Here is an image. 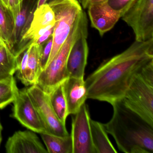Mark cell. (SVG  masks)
Here are the masks:
<instances>
[{"mask_svg": "<svg viewBox=\"0 0 153 153\" xmlns=\"http://www.w3.org/2000/svg\"><path fill=\"white\" fill-rule=\"evenodd\" d=\"M53 45V37L51 36L43 45L42 51L41 55V65L42 71L45 68L47 65Z\"/></svg>", "mask_w": 153, "mask_h": 153, "instance_id": "cell-24", "label": "cell"}, {"mask_svg": "<svg viewBox=\"0 0 153 153\" xmlns=\"http://www.w3.org/2000/svg\"><path fill=\"white\" fill-rule=\"evenodd\" d=\"M49 153H73L71 135L59 137L47 133L40 134Z\"/></svg>", "mask_w": 153, "mask_h": 153, "instance_id": "cell-19", "label": "cell"}, {"mask_svg": "<svg viewBox=\"0 0 153 153\" xmlns=\"http://www.w3.org/2000/svg\"><path fill=\"white\" fill-rule=\"evenodd\" d=\"M135 0H107L106 2L113 10L122 17Z\"/></svg>", "mask_w": 153, "mask_h": 153, "instance_id": "cell-23", "label": "cell"}, {"mask_svg": "<svg viewBox=\"0 0 153 153\" xmlns=\"http://www.w3.org/2000/svg\"><path fill=\"white\" fill-rule=\"evenodd\" d=\"M15 28V19L9 9L0 1V36L9 48Z\"/></svg>", "mask_w": 153, "mask_h": 153, "instance_id": "cell-21", "label": "cell"}, {"mask_svg": "<svg viewBox=\"0 0 153 153\" xmlns=\"http://www.w3.org/2000/svg\"><path fill=\"white\" fill-rule=\"evenodd\" d=\"M53 27L45 32L35 43L39 45H43L51 36H52L53 33Z\"/></svg>", "mask_w": 153, "mask_h": 153, "instance_id": "cell-26", "label": "cell"}, {"mask_svg": "<svg viewBox=\"0 0 153 153\" xmlns=\"http://www.w3.org/2000/svg\"><path fill=\"white\" fill-rule=\"evenodd\" d=\"M62 84L68 106V114L75 115L88 99L85 79L69 77Z\"/></svg>", "mask_w": 153, "mask_h": 153, "instance_id": "cell-15", "label": "cell"}, {"mask_svg": "<svg viewBox=\"0 0 153 153\" xmlns=\"http://www.w3.org/2000/svg\"><path fill=\"white\" fill-rule=\"evenodd\" d=\"M2 40H3V39H2V38H1V36H0V42H1Z\"/></svg>", "mask_w": 153, "mask_h": 153, "instance_id": "cell-31", "label": "cell"}, {"mask_svg": "<svg viewBox=\"0 0 153 153\" xmlns=\"http://www.w3.org/2000/svg\"><path fill=\"white\" fill-rule=\"evenodd\" d=\"M24 0H9V9L10 10L15 19L20 12Z\"/></svg>", "mask_w": 153, "mask_h": 153, "instance_id": "cell-25", "label": "cell"}, {"mask_svg": "<svg viewBox=\"0 0 153 153\" xmlns=\"http://www.w3.org/2000/svg\"><path fill=\"white\" fill-rule=\"evenodd\" d=\"M47 4L54 12L55 23L52 35V47L47 65L59 51L76 19L83 10L78 0H49Z\"/></svg>", "mask_w": 153, "mask_h": 153, "instance_id": "cell-5", "label": "cell"}, {"mask_svg": "<svg viewBox=\"0 0 153 153\" xmlns=\"http://www.w3.org/2000/svg\"><path fill=\"white\" fill-rule=\"evenodd\" d=\"M107 0H78L79 2L82 6V7L86 9L90 5L97 4Z\"/></svg>", "mask_w": 153, "mask_h": 153, "instance_id": "cell-27", "label": "cell"}, {"mask_svg": "<svg viewBox=\"0 0 153 153\" xmlns=\"http://www.w3.org/2000/svg\"><path fill=\"white\" fill-rule=\"evenodd\" d=\"M14 76L0 81V109L13 102L19 92Z\"/></svg>", "mask_w": 153, "mask_h": 153, "instance_id": "cell-22", "label": "cell"}, {"mask_svg": "<svg viewBox=\"0 0 153 153\" xmlns=\"http://www.w3.org/2000/svg\"><path fill=\"white\" fill-rule=\"evenodd\" d=\"M18 58L3 40L0 42V81L13 76L17 69Z\"/></svg>", "mask_w": 153, "mask_h": 153, "instance_id": "cell-18", "label": "cell"}, {"mask_svg": "<svg viewBox=\"0 0 153 153\" xmlns=\"http://www.w3.org/2000/svg\"><path fill=\"white\" fill-rule=\"evenodd\" d=\"M92 141L96 153H116L117 151L111 142L104 124L90 119Z\"/></svg>", "mask_w": 153, "mask_h": 153, "instance_id": "cell-17", "label": "cell"}, {"mask_svg": "<svg viewBox=\"0 0 153 153\" xmlns=\"http://www.w3.org/2000/svg\"><path fill=\"white\" fill-rule=\"evenodd\" d=\"M13 103L12 114L13 118L30 130L39 134L47 133L26 88L19 90Z\"/></svg>", "mask_w": 153, "mask_h": 153, "instance_id": "cell-9", "label": "cell"}, {"mask_svg": "<svg viewBox=\"0 0 153 153\" xmlns=\"http://www.w3.org/2000/svg\"><path fill=\"white\" fill-rule=\"evenodd\" d=\"M7 153H48L39 138L33 131H19L10 137L6 145Z\"/></svg>", "mask_w": 153, "mask_h": 153, "instance_id": "cell-13", "label": "cell"}, {"mask_svg": "<svg viewBox=\"0 0 153 153\" xmlns=\"http://www.w3.org/2000/svg\"><path fill=\"white\" fill-rule=\"evenodd\" d=\"M3 129L2 125L0 122V146L1 144V141H2V131Z\"/></svg>", "mask_w": 153, "mask_h": 153, "instance_id": "cell-30", "label": "cell"}, {"mask_svg": "<svg viewBox=\"0 0 153 153\" xmlns=\"http://www.w3.org/2000/svg\"><path fill=\"white\" fill-rule=\"evenodd\" d=\"M111 105V119L104 126L113 137L119 150L125 153H153V126L121 101Z\"/></svg>", "mask_w": 153, "mask_h": 153, "instance_id": "cell-2", "label": "cell"}, {"mask_svg": "<svg viewBox=\"0 0 153 153\" xmlns=\"http://www.w3.org/2000/svg\"><path fill=\"white\" fill-rule=\"evenodd\" d=\"M88 35V30L84 31L71 50L67 61L68 77L84 78L89 50L87 41Z\"/></svg>", "mask_w": 153, "mask_h": 153, "instance_id": "cell-11", "label": "cell"}, {"mask_svg": "<svg viewBox=\"0 0 153 153\" xmlns=\"http://www.w3.org/2000/svg\"><path fill=\"white\" fill-rule=\"evenodd\" d=\"M38 1L24 0L21 10L15 19V28L9 49L17 58L20 42L31 25Z\"/></svg>", "mask_w": 153, "mask_h": 153, "instance_id": "cell-12", "label": "cell"}, {"mask_svg": "<svg viewBox=\"0 0 153 153\" xmlns=\"http://www.w3.org/2000/svg\"><path fill=\"white\" fill-rule=\"evenodd\" d=\"M26 90L35 105L47 133L59 137L69 135L66 125L59 120L53 111L48 94L36 85L31 86Z\"/></svg>", "mask_w": 153, "mask_h": 153, "instance_id": "cell-7", "label": "cell"}, {"mask_svg": "<svg viewBox=\"0 0 153 153\" xmlns=\"http://www.w3.org/2000/svg\"><path fill=\"white\" fill-rule=\"evenodd\" d=\"M55 23L54 12L47 3L37 8L31 25L20 42L18 57L29 48L32 43L36 42L45 32L53 27Z\"/></svg>", "mask_w": 153, "mask_h": 153, "instance_id": "cell-10", "label": "cell"}, {"mask_svg": "<svg viewBox=\"0 0 153 153\" xmlns=\"http://www.w3.org/2000/svg\"><path fill=\"white\" fill-rule=\"evenodd\" d=\"M42 45L35 42L32 43L28 48L27 63L25 72V77L22 82L26 86L36 85L42 71L41 55Z\"/></svg>", "mask_w": 153, "mask_h": 153, "instance_id": "cell-16", "label": "cell"}, {"mask_svg": "<svg viewBox=\"0 0 153 153\" xmlns=\"http://www.w3.org/2000/svg\"><path fill=\"white\" fill-rule=\"evenodd\" d=\"M121 101L153 126V59L135 75Z\"/></svg>", "mask_w": 153, "mask_h": 153, "instance_id": "cell-4", "label": "cell"}, {"mask_svg": "<svg viewBox=\"0 0 153 153\" xmlns=\"http://www.w3.org/2000/svg\"><path fill=\"white\" fill-rule=\"evenodd\" d=\"M87 9L91 26L98 31L101 36L112 29L121 18L109 7L106 1L90 5Z\"/></svg>", "mask_w": 153, "mask_h": 153, "instance_id": "cell-14", "label": "cell"}, {"mask_svg": "<svg viewBox=\"0 0 153 153\" xmlns=\"http://www.w3.org/2000/svg\"><path fill=\"white\" fill-rule=\"evenodd\" d=\"M62 83L55 88L48 95L51 105L55 114L59 120L66 125L68 114Z\"/></svg>", "mask_w": 153, "mask_h": 153, "instance_id": "cell-20", "label": "cell"}, {"mask_svg": "<svg viewBox=\"0 0 153 153\" xmlns=\"http://www.w3.org/2000/svg\"><path fill=\"white\" fill-rule=\"evenodd\" d=\"M153 59V38L135 41L124 51L103 62L85 80L87 98L111 105L121 101L136 74Z\"/></svg>", "mask_w": 153, "mask_h": 153, "instance_id": "cell-1", "label": "cell"}, {"mask_svg": "<svg viewBox=\"0 0 153 153\" xmlns=\"http://www.w3.org/2000/svg\"><path fill=\"white\" fill-rule=\"evenodd\" d=\"M47 1H48V0H39L38 4H37V8L43 5V4H45Z\"/></svg>", "mask_w": 153, "mask_h": 153, "instance_id": "cell-28", "label": "cell"}, {"mask_svg": "<svg viewBox=\"0 0 153 153\" xmlns=\"http://www.w3.org/2000/svg\"><path fill=\"white\" fill-rule=\"evenodd\" d=\"M87 30V17L83 10L76 19L68 36L59 51L42 71L38 78L36 85L47 94L69 77L67 61L70 52L77 39Z\"/></svg>", "mask_w": 153, "mask_h": 153, "instance_id": "cell-3", "label": "cell"}, {"mask_svg": "<svg viewBox=\"0 0 153 153\" xmlns=\"http://www.w3.org/2000/svg\"><path fill=\"white\" fill-rule=\"evenodd\" d=\"M121 18L132 28L136 41L153 38V0H135Z\"/></svg>", "mask_w": 153, "mask_h": 153, "instance_id": "cell-6", "label": "cell"}, {"mask_svg": "<svg viewBox=\"0 0 153 153\" xmlns=\"http://www.w3.org/2000/svg\"><path fill=\"white\" fill-rule=\"evenodd\" d=\"M72 118L73 153H96L92 141L88 106L84 103Z\"/></svg>", "mask_w": 153, "mask_h": 153, "instance_id": "cell-8", "label": "cell"}, {"mask_svg": "<svg viewBox=\"0 0 153 153\" xmlns=\"http://www.w3.org/2000/svg\"><path fill=\"white\" fill-rule=\"evenodd\" d=\"M5 7L9 8V0H0Z\"/></svg>", "mask_w": 153, "mask_h": 153, "instance_id": "cell-29", "label": "cell"}]
</instances>
